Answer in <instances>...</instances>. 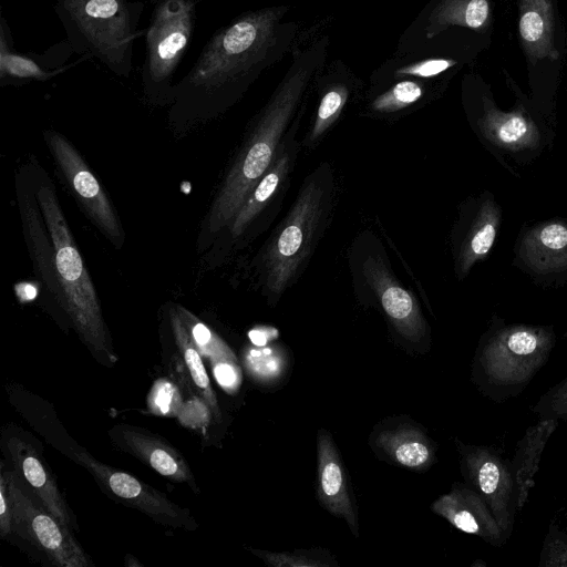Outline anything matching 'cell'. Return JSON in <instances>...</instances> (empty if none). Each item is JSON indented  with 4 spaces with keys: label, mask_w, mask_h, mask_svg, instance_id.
<instances>
[{
    "label": "cell",
    "mask_w": 567,
    "mask_h": 567,
    "mask_svg": "<svg viewBox=\"0 0 567 567\" xmlns=\"http://www.w3.org/2000/svg\"><path fill=\"white\" fill-rule=\"evenodd\" d=\"M287 6L247 11L219 28L177 82L173 114L216 115L236 103L264 71L292 50L298 32Z\"/></svg>",
    "instance_id": "obj_1"
},
{
    "label": "cell",
    "mask_w": 567,
    "mask_h": 567,
    "mask_svg": "<svg viewBox=\"0 0 567 567\" xmlns=\"http://www.w3.org/2000/svg\"><path fill=\"white\" fill-rule=\"evenodd\" d=\"M329 37L311 35L295 43L291 62L271 96L257 114L252 127L233 162L208 213L207 228H225L248 194L268 171L282 140L322 68L327 64Z\"/></svg>",
    "instance_id": "obj_2"
},
{
    "label": "cell",
    "mask_w": 567,
    "mask_h": 567,
    "mask_svg": "<svg viewBox=\"0 0 567 567\" xmlns=\"http://www.w3.org/2000/svg\"><path fill=\"white\" fill-rule=\"evenodd\" d=\"M333 182L328 163L312 171L261 252L262 287L270 301L276 303L305 269L331 212Z\"/></svg>",
    "instance_id": "obj_3"
},
{
    "label": "cell",
    "mask_w": 567,
    "mask_h": 567,
    "mask_svg": "<svg viewBox=\"0 0 567 567\" xmlns=\"http://www.w3.org/2000/svg\"><path fill=\"white\" fill-rule=\"evenodd\" d=\"M35 196L52 243L62 306L96 359L103 364H115L117 358L109 341L97 295L50 181L39 185Z\"/></svg>",
    "instance_id": "obj_4"
},
{
    "label": "cell",
    "mask_w": 567,
    "mask_h": 567,
    "mask_svg": "<svg viewBox=\"0 0 567 567\" xmlns=\"http://www.w3.org/2000/svg\"><path fill=\"white\" fill-rule=\"evenodd\" d=\"M54 12L74 53L128 78L144 10L141 0H55Z\"/></svg>",
    "instance_id": "obj_5"
},
{
    "label": "cell",
    "mask_w": 567,
    "mask_h": 567,
    "mask_svg": "<svg viewBox=\"0 0 567 567\" xmlns=\"http://www.w3.org/2000/svg\"><path fill=\"white\" fill-rule=\"evenodd\" d=\"M196 0H155L145 32L141 71L144 97L155 104L173 103L174 82L196 23Z\"/></svg>",
    "instance_id": "obj_6"
},
{
    "label": "cell",
    "mask_w": 567,
    "mask_h": 567,
    "mask_svg": "<svg viewBox=\"0 0 567 567\" xmlns=\"http://www.w3.org/2000/svg\"><path fill=\"white\" fill-rule=\"evenodd\" d=\"M553 343V333L544 328L508 327L492 336L475 360L486 394L496 400L520 392L545 363Z\"/></svg>",
    "instance_id": "obj_7"
},
{
    "label": "cell",
    "mask_w": 567,
    "mask_h": 567,
    "mask_svg": "<svg viewBox=\"0 0 567 567\" xmlns=\"http://www.w3.org/2000/svg\"><path fill=\"white\" fill-rule=\"evenodd\" d=\"M351 272L355 290L375 300L395 331L412 343L426 334V322L413 293L391 270L381 243L372 234H362L351 248Z\"/></svg>",
    "instance_id": "obj_8"
},
{
    "label": "cell",
    "mask_w": 567,
    "mask_h": 567,
    "mask_svg": "<svg viewBox=\"0 0 567 567\" xmlns=\"http://www.w3.org/2000/svg\"><path fill=\"white\" fill-rule=\"evenodd\" d=\"M13 528L32 542L58 566L87 567L89 559L68 526L28 495L13 473H6Z\"/></svg>",
    "instance_id": "obj_9"
},
{
    "label": "cell",
    "mask_w": 567,
    "mask_h": 567,
    "mask_svg": "<svg viewBox=\"0 0 567 567\" xmlns=\"http://www.w3.org/2000/svg\"><path fill=\"white\" fill-rule=\"evenodd\" d=\"M464 478L487 504L506 538L511 535L517 508V492L512 466L496 452L456 443Z\"/></svg>",
    "instance_id": "obj_10"
},
{
    "label": "cell",
    "mask_w": 567,
    "mask_h": 567,
    "mask_svg": "<svg viewBox=\"0 0 567 567\" xmlns=\"http://www.w3.org/2000/svg\"><path fill=\"white\" fill-rule=\"evenodd\" d=\"M76 461L112 496L133 506L156 522L175 528L193 530L196 520L187 509L173 503L165 494L135 476L101 463L86 452H76Z\"/></svg>",
    "instance_id": "obj_11"
},
{
    "label": "cell",
    "mask_w": 567,
    "mask_h": 567,
    "mask_svg": "<svg viewBox=\"0 0 567 567\" xmlns=\"http://www.w3.org/2000/svg\"><path fill=\"white\" fill-rule=\"evenodd\" d=\"M45 140L56 165L87 216L114 244L121 243L123 231L116 214L82 156L55 131L45 132Z\"/></svg>",
    "instance_id": "obj_12"
},
{
    "label": "cell",
    "mask_w": 567,
    "mask_h": 567,
    "mask_svg": "<svg viewBox=\"0 0 567 567\" xmlns=\"http://www.w3.org/2000/svg\"><path fill=\"white\" fill-rule=\"evenodd\" d=\"M74 53L68 40L50 47L43 53H23L13 48L12 34L3 16L0 22V83L22 85L44 82L68 70V60Z\"/></svg>",
    "instance_id": "obj_13"
},
{
    "label": "cell",
    "mask_w": 567,
    "mask_h": 567,
    "mask_svg": "<svg viewBox=\"0 0 567 567\" xmlns=\"http://www.w3.org/2000/svg\"><path fill=\"white\" fill-rule=\"evenodd\" d=\"M109 435L117 446L162 476L177 483H187L197 491L194 475L185 457L161 436L128 424L114 425Z\"/></svg>",
    "instance_id": "obj_14"
},
{
    "label": "cell",
    "mask_w": 567,
    "mask_h": 567,
    "mask_svg": "<svg viewBox=\"0 0 567 567\" xmlns=\"http://www.w3.org/2000/svg\"><path fill=\"white\" fill-rule=\"evenodd\" d=\"M317 496L323 508L342 518L359 537V523L349 489L346 470L330 433L317 434Z\"/></svg>",
    "instance_id": "obj_15"
},
{
    "label": "cell",
    "mask_w": 567,
    "mask_h": 567,
    "mask_svg": "<svg viewBox=\"0 0 567 567\" xmlns=\"http://www.w3.org/2000/svg\"><path fill=\"white\" fill-rule=\"evenodd\" d=\"M431 509L452 526L499 546L507 538L485 501L472 488L456 484L432 503Z\"/></svg>",
    "instance_id": "obj_16"
},
{
    "label": "cell",
    "mask_w": 567,
    "mask_h": 567,
    "mask_svg": "<svg viewBox=\"0 0 567 567\" xmlns=\"http://www.w3.org/2000/svg\"><path fill=\"white\" fill-rule=\"evenodd\" d=\"M370 444L388 462L411 471H426L435 458L433 442L412 423L379 427L372 433Z\"/></svg>",
    "instance_id": "obj_17"
},
{
    "label": "cell",
    "mask_w": 567,
    "mask_h": 567,
    "mask_svg": "<svg viewBox=\"0 0 567 567\" xmlns=\"http://www.w3.org/2000/svg\"><path fill=\"white\" fill-rule=\"evenodd\" d=\"M319 101L309 130L308 146L313 147L339 120L354 90H359V80L340 62L327 64L315 79Z\"/></svg>",
    "instance_id": "obj_18"
},
{
    "label": "cell",
    "mask_w": 567,
    "mask_h": 567,
    "mask_svg": "<svg viewBox=\"0 0 567 567\" xmlns=\"http://www.w3.org/2000/svg\"><path fill=\"white\" fill-rule=\"evenodd\" d=\"M8 447L17 471L33 489L42 506L62 524L72 528V511L69 508L56 482L45 462L35 450L23 440L11 436Z\"/></svg>",
    "instance_id": "obj_19"
},
{
    "label": "cell",
    "mask_w": 567,
    "mask_h": 567,
    "mask_svg": "<svg viewBox=\"0 0 567 567\" xmlns=\"http://www.w3.org/2000/svg\"><path fill=\"white\" fill-rule=\"evenodd\" d=\"M520 255L537 272L567 269V225L553 221L535 227L524 237Z\"/></svg>",
    "instance_id": "obj_20"
},
{
    "label": "cell",
    "mask_w": 567,
    "mask_h": 567,
    "mask_svg": "<svg viewBox=\"0 0 567 567\" xmlns=\"http://www.w3.org/2000/svg\"><path fill=\"white\" fill-rule=\"evenodd\" d=\"M480 126L486 138L499 147L520 151L538 145L539 133L533 121L520 112H502L485 107Z\"/></svg>",
    "instance_id": "obj_21"
},
{
    "label": "cell",
    "mask_w": 567,
    "mask_h": 567,
    "mask_svg": "<svg viewBox=\"0 0 567 567\" xmlns=\"http://www.w3.org/2000/svg\"><path fill=\"white\" fill-rule=\"evenodd\" d=\"M550 0H520L519 34L527 53L535 59H558L554 47Z\"/></svg>",
    "instance_id": "obj_22"
},
{
    "label": "cell",
    "mask_w": 567,
    "mask_h": 567,
    "mask_svg": "<svg viewBox=\"0 0 567 567\" xmlns=\"http://www.w3.org/2000/svg\"><path fill=\"white\" fill-rule=\"evenodd\" d=\"M556 421L542 419V422L527 430L517 445L512 468L516 484L518 511L524 506L528 492L534 485L533 477L538 471L544 446L557 427Z\"/></svg>",
    "instance_id": "obj_23"
},
{
    "label": "cell",
    "mask_w": 567,
    "mask_h": 567,
    "mask_svg": "<svg viewBox=\"0 0 567 567\" xmlns=\"http://www.w3.org/2000/svg\"><path fill=\"white\" fill-rule=\"evenodd\" d=\"M501 210L492 199H486L462 241L457 255L460 277L468 272L475 261L485 257L492 248L497 233Z\"/></svg>",
    "instance_id": "obj_24"
},
{
    "label": "cell",
    "mask_w": 567,
    "mask_h": 567,
    "mask_svg": "<svg viewBox=\"0 0 567 567\" xmlns=\"http://www.w3.org/2000/svg\"><path fill=\"white\" fill-rule=\"evenodd\" d=\"M489 6L487 0H441L430 11L423 35L432 39L451 25L480 29L487 21Z\"/></svg>",
    "instance_id": "obj_25"
},
{
    "label": "cell",
    "mask_w": 567,
    "mask_h": 567,
    "mask_svg": "<svg viewBox=\"0 0 567 567\" xmlns=\"http://www.w3.org/2000/svg\"><path fill=\"white\" fill-rule=\"evenodd\" d=\"M171 324L176 344L182 353L185 365L187 367L189 377L199 393L202 400L209 408L210 413L220 419V411L217 398L210 385L209 377L202 361V354L192 340L186 326L181 319L176 308L169 311Z\"/></svg>",
    "instance_id": "obj_26"
},
{
    "label": "cell",
    "mask_w": 567,
    "mask_h": 567,
    "mask_svg": "<svg viewBox=\"0 0 567 567\" xmlns=\"http://www.w3.org/2000/svg\"><path fill=\"white\" fill-rule=\"evenodd\" d=\"M426 84L413 79H399L371 89L368 110L374 115H394L417 105L425 97Z\"/></svg>",
    "instance_id": "obj_27"
},
{
    "label": "cell",
    "mask_w": 567,
    "mask_h": 567,
    "mask_svg": "<svg viewBox=\"0 0 567 567\" xmlns=\"http://www.w3.org/2000/svg\"><path fill=\"white\" fill-rule=\"evenodd\" d=\"M244 363L255 380L262 383L276 382L287 370L288 355L278 346H255L245 351Z\"/></svg>",
    "instance_id": "obj_28"
},
{
    "label": "cell",
    "mask_w": 567,
    "mask_h": 567,
    "mask_svg": "<svg viewBox=\"0 0 567 567\" xmlns=\"http://www.w3.org/2000/svg\"><path fill=\"white\" fill-rule=\"evenodd\" d=\"M175 308L202 355L210 361L220 359L237 361L233 350L218 334L184 307L178 305Z\"/></svg>",
    "instance_id": "obj_29"
},
{
    "label": "cell",
    "mask_w": 567,
    "mask_h": 567,
    "mask_svg": "<svg viewBox=\"0 0 567 567\" xmlns=\"http://www.w3.org/2000/svg\"><path fill=\"white\" fill-rule=\"evenodd\" d=\"M251 553L274 567H337L333 555L326 549H297L295 551L272 553L261 549H252Z\"/></svg>",
    "instance_id": "obj_30"
},
{
    "label": "cell",
    "mask_w": 567,
    "mask_h": 567,
    "mask_svg": "<svg viewBox=\"0 0 567 567\" xmlns=\"http://www.w3.org/2000/svg\"><path fill=\"white\" fill-rule=\"evenodd\" d=\"M181 403L178 389L166 380H158L148 395L150 410L158 415H176Z\"/></svg>",
    "instance_id": "obj_31"
},
{
    "label": "cell",
    "mask_w": 567,
    "mask_h": 567,
    "mask_svg": "<svg viewBox=\"0 0 567 567\" xmlns=\"http://www.w3.org/2000/svg\"><path fill=\"white\" fill-rule=\"evenodd\" d=\"M533 411L542 419H567V378L542 395Z\"/></svg>",
    "instance_id": "obj_32"
},
{
    "label": "cell",
    "mask_w": 567,
    "mask_h": 567,
    "mask_svg": "<svg viewBox=\"0 0 567 567\" xmlns=\"http://www.w3.org/2000/svg\"><path fill=\"white\" fill-rule=\"evenodd\" d=\"M560 530H550L545 539L539 565L542 566H567V542Z\"/></svg>",
    "instance_id": "obj_33"
},
{
    "label": "cell",
    "mask_w": 567,
    "mask_h": 567,
    "mask_svg": "<svg viewBox=\"0 0 567 567\" xmlns=\"http://www.w3.org/2000/svg\"><path fill=\"white\" fill-rule=\"evenodd\" d=\"M217 383L228 393L238 390L241 383V371L235 360L220 359L210 361Z\"/></svg>",
    "instance_id": "obj_34"
},
{
    "label": "cell",
    "mask_w": 567,
    "mask_h": 567,
    "mask_svg": "<svg viewBox=\"0 0 567 567\" xmlns=\"http://www.w3.org/2000/svg\"><path fill=\"white\" fill-rule=\"evenodd\" d=\"M13 528L12 505L8 491L6 473L0 476V533L6 537Z\"/></svg>",
    "instance_id": "obj_35"
},
{
    "label": "cell",
    "mask_w": 567,
    "mask_h": 567,
    "mask_svg": "<svg viewBox=\"0 0 567 567\" xmlns=\"http://www.w3.org/2000/svg\"><path fill=\"white\" fill-rule=\"evenodd\" d=\"M274 329H269V328H259V329H254L249 332V339L250 341L252 342L254 346H257V347H262V346H267L268 342L276 338V336L278 334L277 332L276 333H271Z\"/></svg>",
    "instance_id": "obj_36"
}]
</instances>
